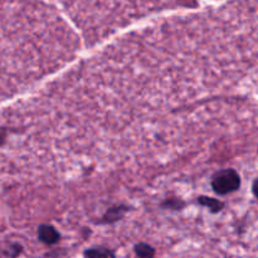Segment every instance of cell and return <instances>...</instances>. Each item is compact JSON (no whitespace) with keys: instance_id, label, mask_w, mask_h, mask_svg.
Returning <instances> with one entry per match:
<instances>
[{"instance_id":"obj_7","label":"cell","mask_w":258,"mask_h":258,"mask_svg":"<svg viewBox=\"0 0 258 258\" xmlns=\"http://www.w3.org/2000/svg\"><path fill=\"white\" fill-rule=\"evenodd\" d=\"M24 251V247L20 243H10L7 248L3 251V256L7 258H18Z\"/></svg>"},{"instance_id":"obj_8","label":"cell","mask_w":258,"mask_h":258,"mask_svg":"<svg viewBox=\"0 0 258 258\" xmlns=\"http://www.w3.org/2000/svg\"><path fill=\"white\" fill-rule=\"evenodd\" d=\"M183 206H184V204H181L180 202H174V201H169L168 203L164 204V207H165V208L176 209V211H178V209H180V208H183Z\"/></svg>"},{"instance_id":"obj_9","label":"cell","mask_w":258,"mask_h":258,"mask_svg":"<svg viewBox=\"0 0 258 258\" xmlns=\"http://www.w3.org/2000/svg\"><path fill=\"white\" fill-rule=\"evenodd\" d=\"M252 190H253L254 197H256V198L258 199V178L256 179V180H254L253 186H252Z\"/></svg>"},{"instance_id":"obj_10","label":"cell","mask_w":258,"mask_h":258,"mask_svg":"<svg viewBox=\"0 0 258 258\" xmlns=\"http://www.w3.org/2000/svg\"><path fill=\"white\" fill-rule=\"evenodd\" d=\"M3 139H4V138H3V135H2V134H0V144L3 143Z\"/></svg>"},{"instance_id":"obj_1","label":"cell","mask_w":258,"mask_h":258,"mask_svg":"<svg viewBox=\"0 0 258 258\" xmlns=\"http://www.w3.org/2000/svg\"><path fill=\"white\" fill-rule=\"evenodd\" d=\"M241 186V178L233 169H224L214 174L212 178V188L219 196H227L238 190Z\"/></svg>"},{"instance_id":"obj_6","label":"cell","mask_w":258,"mask_h":258,"mask_svg":"<svg viewBox=\"0 0 258 258\" xmlns=\"http://www.w3.org/2000/svg\"><path fill=\"white\" fill-rule=\"evenodd\" d=\"M198 202L202 206L211 209L212 213H218V212H221V209L224 207V204L222 203L221 201L214 198H209V197H201V198L198 199Z\"/></svg>"},{"instance_id":"obj_3","label":"cell","mask_w":258,"mask_h":258,"mask_svg":"<svg viewBox=\"0 0 258 258\" xmlns=\"http://www.w3.org/2000/svg\"><path fill=\"white\" fill-rule=\"evenodd\" d=\"M83 258H116V253L108 247L96 246L86 248L83 251Z\"/></svg>"},{"instance_id":"obj_4","label":"cell","mask_w":258,"mask_h":258,"mask_svg":"<svg viewBox=\"0 0 258 258\" xmlns=\"http://www.w3.org/2000/svg\"><path fill=\"white\" fill-rule=\"evenodd\" d=\"M127 211H128L127 207H115V208L108 209V211L105 213V216L102 217L101 223H105V224L115 223V222L120 221V219L125 216Z\"/></svg>"},{"instance_id":"obj_2","label":"cell","mask_w":258,"mask_h":258,"mask_svg":"<svg viewBox=\"0 0 258 258\" xmlns=\"http://www.w3.org/2000/svg\"><path fill=\"white\" fill-rule=\"evenodd\" d=\"M37 238L45 246H54L59 243L60 233L50 224H40L37 229Z\"/></svg>"},{"instance_id":"obj_5","label":"cell","mask_w":258,"mask_h":258,"mask_svg":"<svg viewBox=\"0 0 258 258\" xmlns=\"http://www.w3.org/2000/svg\"><path fill=\"white\" fill-rule=\"evenodd\" d=\"M135 258H155L156 249L146 242H138L134 246Z\"/></svg>"}]
</instances>
